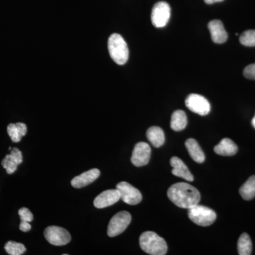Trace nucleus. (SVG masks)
Returning <instances> with one entry per match:
<instances>
[{
  "label": "nucleus",
  "mask_w": 255,
  "mask_h": 255,
  "mask_svg": "<svg viewBox=\"0 0 255 255\" xmlns=\"http://www.w3.org/2000/svg\"><path fill=\"white\" fill-rule=\"evenodd\" d=\"M31 226L29 222H26V221H21L20 223L19 229L21 230L22 232H28L31 230Z\"/></svg>",
  "instance_id": "bb28decb"
},
{
  "label": "nucleus",
  "mask_w": 255,
  "mask_h": 255,
  "mask_svg": "<svg viewBox=\"0 0 255 255\" xmlns=\"http://www.w3.org/2000/svg\"><path fill=\"white\" fill-rule=\"evenodd\" d=\"M131 222V216L127 211L117 213L109 223L107 234L111 238L119 236L125 231Z\"/></svg>",
  "instance_id": "39448f33"
},
{
  "label": "nucleus",
  "mask_w": 255,
  "mask_h": 255,
  "mask_svg": "<svg viewBox=\"0 0 255 255\" xmlns=\"http://www.w3.org/2000/svg\"><path fill=\"white\" fill-rule=\"evenodd\" d=\"M47 241L55 246H63L71 241L70 233L65 228L58 226H49L44 231Z\"/></svg>",
  "instance_id": "0eeeda50"
},
{
  "label": "nucleus",
  "mask_w": 255,
  "mask_h": 255,
  "mask_svg": "<svg viewBox=\"0 0 255 255\" xmlns=\"http://www.w3.org/2000/svg\"><path fill=\"white\" fill-rule=\"evenodd\" d=\"M240 42L245 46H255V30H248L243 32L240 37Z\"/></svg>",
  "instance_id": "b1692460"
},
{
  "label": "nucleus",
  "mask_w": 255,
  "mask_h": 255,
  "mask_svg": "<svg viewBox=\"0 0 255 255\" xmlns=\"http://www.w3.org/2000/svg\"><path fill=\"white\" fill-rule=\"evenodd\" d=\"M100 176V171L98 169H92L83 172L80 175L74 177L71 181L72 186L76 189L86 187Z\"/></svg>",
  "instance_id": "4468645a"
},
{
  "label": "nucleus",
  "mask_w": 255,
  "mask_h": 255,
  "mask_svg": "<svg viewBox=\"0 0 255 255\" xmlns=\"http://www.w3.org/2000/svg\"><path fill=\"white\" fill-rule=\"evenodd\" d=\"M4 249L10 255H21L26 251L23 244L14 241L7 242L5 244Z\"/></svg>",
  "instance_id": "5701e85b"
},
{
  "label": "nucleus",
  "mask_w": 255,
  "mask_h": 255,
  "mask_svg": "<svg viewBox=\"0 0 255 255\" xmlns=\"http://www.w3.org/2000/svg\"><path fill=\"white\" fill-rule=\"evenodd\" d=\"M211 38L215 43L221 44L227 41L228 33L225 29L222 21L220 20H213L208 24Z\"/></svg>",
  "instance_id": "ddd939ff"
},
{
  "label": "nucleus",
  "mask_w": 255,
  "mask_h": 255,
  "mask_svg": "<svg viewBox=\"0 0 255 255\" xmlns=\"http://www.w3.org/2000/svg\"><path fill=\"white\" fill-rule=\"evenodd\" d=\"M187 126V117L182 110H177L172 114L171 118V128L174 131H181Z\"/></svg>",
  "instance_id": "6ab92c4d"
},
{
  "label": "nucleus",
  "mask_w": 255,
  "mask_h": 255,
  "mask_svg": "<svg viewBox=\"0 0 255 255\" xmlns=\"http://www.w3.org/2000/svg\"><path fill=\"white\" fill-rule=\"evenodd\" d=\"M117 189L120 193L121 199L128 205H136L142 201V196L140 191L129 183H119Z\"/></svg>",
  "instance_id": "1a4fd4ad"
},
{
  "label": "nucleus",
  "mask_w": 255,
  "mask_h": 255,
  "mask_svg": "<svg viewBox=\"0 0 255 255\" xmlns=\"http://www.w3.org/2000/svg\"><path fill=\"white\" fill-rule=\"evenodd\" d=\"M253 251V243L247 233H243L238 242V251L240 255H251Z\"/></svg>",
  "instance_id": "4be33fe9"
},
{
  "label": "nucleus",
  "mask_w": 255,
  "mask_h": 255,
  "mask_svg": "<svg viewBox=\"0 0 255 255\" xmlns=\"http://www.w3.org/2000/svg\"><path fill=\"white\" fill-rule=\"evenodd\" d=\"M243 75L250 80H255V63L247 66L243 71Z\"/></svg>",
  "instance_id": "a878e982"
},
{
  "label": "nucleus",
  "mask_w": 255,
  "mask_h": 255,
  "mask_svg": "<svg viewBox=\"0 0 255 255\" xmlns=\"http://www.w3.org/2000/svg\"><path fill=\"white\" fill-rule=\"evenodd\" d=\"M150 155V145L146 142H140L134 147L130 160L135 167H142L148 164Z\"/></svg>",
  "instance_id": "9d476101"
},
{
  "label": "nucleus",
  "mask_w": 255,
  "mask_h": 255,
  "mask_svg": "<svg viewBox=\"0 0 255 255\" xmlns=\"http://www.w3.org/2000/svg\"><path fill=\"white\" fill-rule=\"evenodd\" d=\"M120 199L121 195L118 189H109L101 193L95 198L94 205L97 209H105L114 205Z\"/></svg>",
  "instance_id": "9b49d317"
},
{
  "label": "nucleus",
  "mask_w": 255,
  "mask_h": 255,
  "mask_svg": "<svg viewBox=\"0 0 255 255\" xmlns=\"http://www.w3.org/2000/svg\"><path fill=\"white\" fill-rule=\"evenodd\" d=\"M240 194L243 199L252 200L255 197V175L252 176L240 189Z\"/></svg>",
  "instance_id": "412c9836"
},
{
  "label": "nucleus",
  "mask_w": 255,
  "mask_h": 255,
  "mask_svg": "<svg viewBox=\"0 0 255 255\" xmlns=\"http://www.w3.org/2000/svg\"><path fill=\"white\" fill-rule=\"evenodd\" d=\"M223 1V0H204V1L208 4H214V3L221 2V1Z\"/></svg>",
  "instance_id": "cd10ccee"
},
{
  "label": "nucleus",
  "mask_w": 255,
  "mask_h": 255,
  "mask_svg": "<svg viewBox=\"0 0 255 255\" xmlns=\"http://www.w3.org/2000/svg\"><path fill=\"white\" fill-rule=\"evenodd\" d=\"M237 145L230 138H223L217 145L215 146L214 152L219 155L233 156L237 153Z\"/></svg>",
  "instance_id": "dca6fc26"
},
{
  "label": "nucleus",
  "mask_w": 255,
  "mask_h": 255,
  "mask_svg": "<svg viewBox=\"0 0 255 255\" xmlns=\"http://www.w3.org/2000/svg\"><path fill=\"white\" fill-rule=\"evenodd\" d=\"M147 139L150 143L155 147H161L165 141L164 132L161 128L157 127H152L149 128L147 130Z\"/></svg>",
  "instance_id": "a211bd4d"
},
{
  "label": "nucleus",
  "mask_w": 255,
  "mask_h": 255,
  "mask_svg": "<svg viewBox=\"0 0 255 255\" xmlns=\"http://www.w3.org/2000/svg\"><path fill=\"white\" fill-rule=\"evenodd\" d=\"M22 152L16 147H14L11 148V152L9 155L5 156L1 162V165L6 169L7 174H11L14 173L17 169L18 165L22 163Z\"/></svg>",
  "instance_id": "f8f14e48"
},
{
  "label": "nucleus",
  "mask_w": 255,
  "mask_h": 255,
  "mask_svg": "<svg viewBox=\"0 0 255 255\" xmlns=\"http://www.w3.org/2000/svg\"><path fill=\"white\" fill-rule=\"evenodd\" d=\"M171 8L168 3L159 1L154 5L151 13V21L156 28L164 27L169 22Z\"/></svg>",
  "instance_id": "423d86ee"
},
{
  "label": "nucleus",
  "mask_w": 255,
  "mask_h": 255,
  "mask_svg": "<svg viewBox=\"0 0 255 255\" xmlns=\"http://www.w3.org/2000/svg\"><path fill=\"white\" fill-rule=\"evenodd\" d=\"M170 164L173 167L172 173L178 177L182 178L188 182L194 181V176L188 169L187 166L184 163L182 159L177 157H172L170 159Z\"/></svg>",
  "instance_id": "2eb2a0df"
},
{
  "label": "nucleus",
  "mask_w": 255,
  "mask_h": 255,
  "mask_svg": "<svg viewBox=\"0 0 255 255\" xmlns=\"http://www.w3.org/2000/svg\"><path fill=\"white\" fill-rule=\"evenodd\" d=\"M139 243L140 248L147 254L164 255L167 253V245L165 241L152 231L142 233Z\"/></svg>",
  "instance_id": "f03ea898"
},
{
  "label": "nucleus",
  "mask_w": 255,
  "mask_h": 255,
  "mask_svg": "<svg viewBox=\"0 0 255 255\" xmlns=\"http://www.w3.org/2000/svg\"><path fill=\"white\" fill-rule=\"evenodd\" d=\"M169 200L179 208L190 209L201 200L199 190L187 183L179 182L171 186L167 191Z\"/></svg>",
  "instance_id": "f257e3e1"
},
{
  "label": "nucleus",
  "mask_w": 255,
  "mask_h": 255,
  "mask_svg": "<svg viewBox=\"0 0 255 255\" xmlns=\"http://www.w3.org/2000/svg\"><path fill=\"white\" fill-rule=\"evenodd\" d=\"M7 132L12 142H18L27 132V127L23 123L10 124L7 127Z\"/></svg>",
  "instance_id": "aec40b11"
},
{
  "label": "nucleus",
  "mask_w": 255,
  "mask_h": 255,
  "mask_svg": "<svg viewBox=\"0 0 255 255\" xmlns=\"http://www.w3.org/2000/svg\"><path fill=\"white\" fill-rule=\"evenodd\" d=\"M20 219L21 221H26V222H31L33 220V216L31 211L27 208H21L18 211Z\"/></svg>",
  "instance_id": "393cba45"
},
{
  "label": "nucleus",
  "mask_w": 255,
  "mask_h": 255,
  "mask_svg": "<svg viewBox=\"0 0 255 255\" xmlns=\"http://www.w3.org/2000/svg\"><path fill=\"white\" fill-rule=\"evenodd\" d=\"M186 107L191 112L200 116L208 115L211 112V105L205 97L197 94H191L185 100Z\"/></svg>",
  "instance_id": "6e6552de"
},
{
  "label": "nucleus",
  "mask_w": 255,
  "mask_h": 255,
  "mask_svg": "<svg viewBox=\"0 0 255 255\" xmlns=\"http://www.w3.org/2000/svg\"><path fill=\"white\" fill-rule=\"evenodd\" d=\"M108 49L112 59L118 65H123L128 60L129 50L127 42L118 33L111 35L108 41Z\"/></svg>",
  "instance_id": "7ed1b4c3"
},
{
  "label": "nucleus",
  "mask_w": 255,
  "mask_h": 255,
  "mask_svg": "<svg viewBox=\"0 0 255 255\" xmlns=\"http://www.w3.org/2000/svg\"><path fill=\"white\" fill-rule=\"evenodd\" d=\"M185 145L189 155L194 162L203 163L205 161V155L195 139H188L185 142Z\"/></svg>",
  "instance_id": "f3484780"
},
{
  "label": "nucleus",
  "mask_w": 255,
  "mask_h": 255,
  "mask_svg": "<svg viewBox=\"0 0 255 255\" xmlns=\"http://www.w3.org/2000/svg\"><path fill=\"white\" fill-rule=\"evenodd\" d=\"M188 216L192 222L200 226H209L216 220V212L206 206L197 205L188 209Z\"/></svg>",
  "instance_id": "20e7f679"
},
{
  "label": "nucleus",
  "mask_w": 255,
  "mask_h": 255,
  "mask_svg": "<svg viewBox=\"0 0 255 255\" xmlns=\"http://www.w3.org/2000/svg\"><path fill=\"white\" fill-rule=\"evenodd\" d=\"M252 124H253V127L255 128V117H253V120H252Z\"/></svg>",
  "instance_id": "c85d7f7f"
}]
</instances>
